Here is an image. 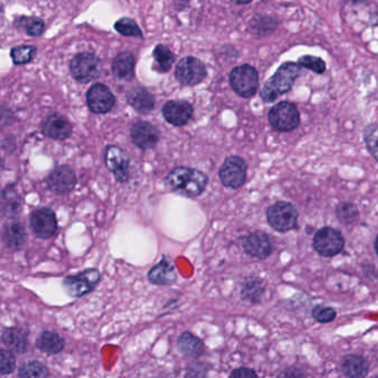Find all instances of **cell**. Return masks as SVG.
Returning <instances> with one entry per match:
<instances>
[{
	"label": "cell",
	"instance_id": "obj_14",
	"mask_svg": "<svg viewBox=\"0 0 378 378\" xmlns=\"http://www.w3.org/2000/svg\"><path fill=\"white\" fill-rule=\"evenodd\" d=\"M75 172L73 169L67 166H59L50 173L47 178V184L49 189L56 195H67L73 191L75 188Z\"/></svg>",
	"mask_w": 378,
	"mask_h": 378
},
{
	"label": "cell",
	"instance_id": "obj_15",
	"mask_svg": "<svg viewBox=\"0 0 378 378\" xmlns=\"http://www.w3.org/2000/svg\"><path fill=\"white\" fill-rule=\"evenodd\" d=\"M42 133L54 140H66L71 137L73 127L69 120L59 114H50L44 118L42 125Z\"/></svg>",
	"mask_w": 378,
	"mask_h": 378
},
{
	"label": "cell",
	"instance_id": "obj_31",
	"mask_svg": "<svg viewBox=\"0 0 378 378\" xmlns=\"http://www.w3.org/2000/svg\"><path fill=\"white\" fill-rule=\"evenodd\" d=\"M336 215L341 222L344 223L346 226L354 224L360 218L358 207L352 203H341L337 207Z\"/></svg>",
	"mask_w": 378,
	"mask_h": 378
},
{
	"label": "cell",
	"instance_id": "obj_11",
	"mask_svg": "<svg viewBox=\"0 0 378 378\" xmlns=\"http://www.w3.org/2000/svg\"><path fill=\"white\" fill-rule=\"evenodd\" d=\"M30 228L39 238H49L57 232V218L54 211L48 207L37 209L30 215Z\"/></svg>",
	"mask_w": 378,
	"mask_h": 378
},
{
	"label": "cell",
	"instance_id": "obj_30",
	"mask_svg": "<svg viewBox=\"0 0 378 378\" xmlns=\"http://www.w3.org/2000/svg\"><path fill=\"white\" fill-rule=\"evenodd\" d=\"M18 375L20 378H48L49 370L40 362L29 360L19 367Z\"/></svg>",
	"mask_w": 378,
	"mask_h": 378
},
{
	"label": "cell",
	"instance_id": "obj_17",
	"mask_svg": "<svg viewBox=\"0 0 378 378\" xmlns=\"http://www.w3.org/2000/svg\"><path fill=\"white\" fill-rule=\"evenodd\" d=\"M159 138V130L149 122L138 121L131 128V139L142 150L152 149L158 143Z\"/></svg>",
	"mask_w": 378,
	"mask_h": 378
},
{
	"label": "cell",
	"instance_id": "obj_8",
	"mask_svg": "<svg viewBox=\"0 0 378 378\" xmlns=\"http://www.w3.org/2000/svg\"><path fill=\"white\" fill-rule=\"evenodd\" d=\"M100 60L94 54L81 52L71 63V71L73 78L81 83H90L98 78Z\"/></svg>",
	"mask_w": 378,
	"mask_h": 378
},
{
	"label": "cell",
	"instance_id": "obj_34",
	"mask_svg": "<svg viewBox=\"0 0 378 378\" xmlns=\"http://www.w3.org/2000/svg\"><path fill=\"white\" fill-rule=\"evenodd\" d=\"M20 207V200L15 189L7 188L3 193V212L13 213L18 211Z\"/></svg>",
	"mask_w": 378,
	"mask_h": 378
},
{
	"label": "cell",
	"instance_id": "obj_39",
	"mask_svg": "<svg viewBox=\"0 0 378 378\" xmlns=\"http://www.w3.org/2000/svg\"><path fill=\"white\" fill-rule=\"evenodd\" d=\"M313 317L319 323H329L334 321L336 317V312L334 308L327 307V306H316L313 310Z\"/></svg>",
	"mask_w": 378,
	"mask_h": 378
},
{
	"label": "cell",
	"instance_id": "obj_41",
	"mask_svg": "<svg viewBox=\"0 0 378 378\" xmlns=\"http://www.w3.org/2000/svg\"><path fill=\"white\" fill-rule=\"evenodd\" d=\"M280 378H306L303 370L298 367H288L282 372Z\"/></svg>",
	"mask_w": 378,
	"mask_h": 378
},
{
	"label": "cell",
	"instance_id": "obj_37",
	"mask_svg": "<svg viewBox=\"0 0 378 378\" xmlns=\"http://www.w3.org/2000/svg\"><path fill=\"white\" fill-rule=\"evenodd\" d=\"M16 368V358L9 350H0V373L9 375Z\"/></svg>",
	"mask_w": 378,
	"mask_h": 378
},
{
	"label": "cell",
	"instance_id": "obj_13",
	"mask_svg": "<svg viewBox=\"0 0 378 378\" xmlns=\"http://www.w3.org/2000/svg\"><path fill=\"white\" fill-rule=\"evenodd\" d=\"M87 104L94 114H104L114 108L116 99L108 87L96 83L87 92Z\"/></svg>",
	"mask_w": 378,
	"mask_h": 378
},
{
	"label": "cell",
	"instance_id": "obj_3",
	"mask_svg": "<svg viewBox=\"0 0 378 378\" xmlns=\"http://www.w3.org/2000/svg\"><path fill=\"white\" fill-rule=\"evenodd\" d=\"M230 83L238 96L251 98L259 89V73L252 66H240L231 71Z\"/></svg>",
	"mask_w": 378,
	"mask_h": 378
},
{
	"label": "cell",
	"instance_id": "obj_38",
	"mask_svg": "<svg viewBox=\"0 0 378 378\" xmlns=\"http://www.w3.org/2000/svg\"><path fill=\"white\" fill-rule=\"evenodd\" d=\"M209 365L207 362H193L188 366L184 378H207Z\"/></svg>",
	"mask_w": 378,
	"mask_h": 378
},
{
	"label": "cell",
	"instance_id": "obj_27",
	"mask_svg": "<svg viewBox=\"0 0 378 378\" xmlns=\"http://www.w3.org/2000/svg\"><path fill=\"white\" fill-rule=\"evenodd\" d=\"M37 347L46 354H59L65 348V339L55 331H42L37 339Z\"/></svg>",
	"mask_w": 378,
	"mask_h": 378
},
{
	"label": "cell",
	"instance_id": "obj_5",
	"mask_svg": "<svg viewBox=\"0 0 378 378\" xmlns=\"http://www.w3.org/2000/svg\"><path fill=\"white\" fill-rule=\"evenodd\" d=\"M267 217L269 226L279 232H288L298 226V210L288 202H277L269 207Z\"/></svg>",
	"mask_w": 378,
	"mask_h": 378
},
{
	"label": "cell",
	"instance_id": "obj_23",
	"mask_svg": "<svg viewBox=\"0 0 378 378\" xmlns=\"http://www.w3.org/2000/svg\"><path fill=\"white\" fill-rule=\"evenodd\" d=\"M264 292V283L261 279L255 276L248 277L242 284L241 298L246 303L255 305L261 303Z\"/></svg>",
	"mask_w": 378,
	"mask_h": 378
},
{
	"label": "cell",
	"instance_id": "obj_33",
	"mask_svg": "<svg viewBox=\"0 0 378 378\" xmlns=\"http://www.w3.org/2000/svg\"><path fill=\"white\" fill-rule=\"evenodd\" d=\"M114 29L119 34L127 37H135V38H142V32L138 26L137 23L133 19L121 18L114 24Z\"/></svg>",
	"mask_w": 378,
	"mask_h": 378
},
{
	"label": "cell",
	"instance_id": "obj_43",
	"mask_svg": "<svg viewBox=\"0 0 378 378\" xmlns=\"http://www.w3.org/2000/svg\"><path fill=\"white\" fill-rule=\"evenodd\" d=\"M373 378H378V377H373Z\"/></svg>",
	"mask_w": 378,
	"mask_h": 378
},
{
	"label": "cell",
	"instance_id": "obj_4",
	"mask_svg": "<svg viewBox=\"0 0 378 378\" xmlns=\"http://www.w3.org/2000/svg\"><path fill=\"white\" fill-rule=\"evenodd\" d=\"M269 121L277 131L291 133L300 125V112L292 102H280L269 110Z\"/></svg>",
	"mask_w": 378,
	"mask_h": 378
},
{
	"label": "cell",
	"instance_id": "obj_25",
	"mask_svg": "<svg viewBox=\"0 0 378 378\" xmlns=\"http://www.w3.org/2000/svg\"><path fill=\"white\" fill-rule=\"evenodd\" d=\"M127 100L140 114H149L154 108L152 94L143 88L131 89L127 94Z\"/></svg>",
	"mask_w": 378,
	"mask_h": 378
},
{
	"label": "cell",
	"instance_id": "obj_28",
	"mask_svg": "<svg viewBox=\"0 0 378 378\" xmlns=\"http://www.w3.org/2000/svg\"><path fill=\"white\" fill-rule=\"evenodd\" d=\"M153 58L159 73H168L174 63V55L164 44H158L153 50Z\"/></svg>",
	"mask_w": 378,
	"mask_h": 378
},
{
	"label": "cell",
	"instance_id": "obj_22",
	"mask_svg": "<svg viewBox=\"0 0 378 378\" xmlns=\"http://www.w3.org/2000/svg\"><path fill=\"white\" fill-rule=\"evenodd\" d=\"M1 341L11 352L23 354L26 352L27 347H28L27 333L19 327H8V329H4Z\"/></svg>",
	"mask_w": 378,
	"mask_h": 378
},
{
	"label": "cell",
	"instance_id": "obj_9",
	"mask_svg": "<svg viewBox=\"0 0 378 378\" xmlns=\"http://www.w3.org/2000/svg\"><path fill=\"white\" fill-rule=\"evenodd\" d=\"M248 164L240 157H230L220 169V179L223 185L231 189L241 188L246 180Z\"/></svg>",
	"mask_w": 378,
	"mask_h": 378
},
{
	"label": "cell",
	"instance_id": "obj_6",
	"mask_svg": "<svg viewBox=\"0 0 378 378\" xmlns=\"http://www.w3.org/2000/svg\"><path fill=\"white\" fill-rule=\"evenodd\" d=\"M344 245L345 240L342 233L329 226L317 231L313 238L314 249L322 257H335L343 251Z\"/></svg>",
	"mask_w": 378,
	"mask_h": 378
},
{
	"label": "cell",
	"instance_id": "obj_18",
	"mask_svg": "<svg viewBox=\"0 0 378 378\" xmlns=\"http://www.w3.org/2000/svg\"><path fill=\"white\" fill-rule=\"evenodd\" d=\"M162 114L166 121L170 122L171 125L181 127V126L187 125L191 119L193 108L189 102L172 100L164 104Z\"/></svg>",
	"mask_w": 378,
	"mask_h": 378
},
{
	"label": "cell",
	"instance_id": "obj_32",
	"mask_svg": "<svg viewBox=\"0 0 378 378\" xmlns=\"http://www.w3.org/2000/svg\"><path fill=\"white\" fill-rule=\"evenodd\" d=\"M37 48L34 46H20L11 49V59L15 65H25L34 59Z\"/></svg>",
	"mask_w": 378,
	"mask_h": 378
},
{
	"label": "cell",
	"instance_id": "obj_21",
	"mask_svg": "<svg viewBox=\"0 0 378 378\" xmlns=\"http://www.w3.org/2000/svg\"><path fill=\"white\" fill-rule=\"evenodd\" d=\"M135 60L129 51L121 52L112 63V71L116 78L122 81H131L135 78Z\"/></svg>",
	"mask_w": 378,
	"mask_h": 378
},
{
	"label": "cell",
	"instance_id": "obj_40",
	"mask_svg": "<svg viewBox=\"0 0 378 378\" xmlns=\"http://www.w3.org/2000/svg\"><path fill=\"white\" fill-rule=\"evenodd\" d=\"M230 378H259L254 370L250 368H236L231 373Z\"/></svg>",
	"mask_w": 378,
	"mask_h": 378
},
{
	"label": "cell",
	"instance_id": "obj_24",
	"mask_svg": "<svg viewBox=\"0 0 378 378\" xmlns=\"http://www.w3.org/2000/svg\"><path fill=\"white\" fill-rule=\"evenodd\" d=\"M26 240V231L20 222L11 221L6 224L5 230H4V242L8 249L13 251L20 249Z\"/></svg>",
	"mask_w": 378,
	"mask_h": 378
},
{
	"label": "cell",
	"instance_id": "obj_7",
	"mask_svg": "<svg viewBox=\"0 0 378 378\" xmlns=\"http://www.w3.org/2000/svg\"><path fill=\"white\" fill-rule=\"evenodd\" d=\"M100 281V272L96 269H89L79 274L69 275L63 280V288L68 295L81 298L96 288Z\"/></svg>",
	"mask_w": 378,
	"mask_h": 378
},
{
	"label": "cell",
	"instance_id": "obj_1",
	"mask_svg": "<svg viewBox=\"0 0 378 378\" xmlns=\"http://www.w3.org/2000/svg\"><path fill=\"white\" fill-rule=\"evenodd\" d=\"M166 187L188 197H197L205 190L207 178L195 169L179 166L172 170L166 179Z\"/></svg>",
	"mask_w": 378,
	"mask_h": 378
},
{
	"label": "cell",
	"instance_id": "obj_36",
	"mask_svg": "<svg viewBox=\"0 0 378 378\" xmlns=\"http://www.w3.org/2000/svg\"><path fill=\"white\" fill-rule=\"evenodd\" d=\"M298 65L300 67L306 68L310 71H314V73H323L327 71V65L324 63V60L321 58L315 57V56H303L298 60Z\"/></svg>",
	"mask_w": 378,
	"mask_h": 378
},
{
	"label": "cell",
	"instance_id": "obj_12",
	"mask_svg": "<svg viewBox=\"0 0 378 378\" xmlns=\"http://www.w3.org/2000/svg\"><path fill=\"white\" fill-rule=\"evenodd\" d=\"M104 164L118 182L123 183L129 180V158L127 153L119 147L109 145L106 149Z\"/></svg>",
	"mask_w": 378,
	"mask_h": 378
},
{
	"label": "cell",
	"instance_id": "obj_20",
	"mask_svg": "<svg viewBox=\"0 0 378 378\" xmlns=\"http://www.w3.org/2000/svg\"><path fill=\"white\" fill-rule=\"evenodd\" d=\"M180 354L184 358L197 360L205 354V346L202 341L190 331H184L176 342Z\"/></svg>",
	"mask_w": 378,
	"mask_h": 378
},
{
	"label": "cell",
	"instance_id": "obj_16",
	"mask_svg": "<svg viewBox=\"0 0 378 378\" xmlns=\"http://www.w3.org/2000/svg\"><path fill=\"white\" fill-rule=\"evenodd\" d=\"M243 249L250 257L263 260L272 253L273 244L267 234L257 231L244 238Z\"/></svg>",
	"mask_w": 378,
	"mask_h": 378
},
{
	"label": "cell",
	"instance_id": "obj_42",
	"mask_svg": "<svg viewBox=\"0 0 378 378\" xmlns=\"http://www.w3.org/2000/svg\"><path fill=\"white\" fill-rule=\"evenodd\" d=\"M375 251H376V253H377V255H378V236H377V238H376V240H375Z\"/></svg>",
	"mask_w": 378,
	"mask_h": 378
},
{
	"label": "cell",
	"instance_id": "obj_26",
	"mask_svg": "<svg viewBox=\"0 0 378 378\" xmlns=\"http://www.w3.org/2000/svg\"><path fill=\"white\" fill-rule=\"evenodd\" d=\"M342 370L345 375L350 378H364L367 376V362L358 355H346L342 360Z\"/></svg>",
	"mask_w": 378,
	"mask_h": 378
},
{
	"label": "cell",
	"instance_id": "obj_29",
	"mask_svg": "<svg viewBox=\"0 0 378 378\" xmlns=\"http://www.w3.org/2000/svg\"><path fill=\"white\" fill-rule=\"evenodd\" d=\"M15 27L32 37L40 36L44 30V21L35 17H19L15 20Z\"/></svg>",
	"mask_w": 378,
	"mask_h": 378
},
{
	"label": "cell",
	"instance_id": "obj_35",
	"mask_svg": "<svg viewBox=\"0 0 378 378\" xmlns=\"http://www.w3.org/2000/svg\"><path fill=\"white\" fill-rule=\"evenodd\" d=\"M364 137L368 151L378 162V125L368 126L365 129Z\"/></svg>",
	"mask_w": 378,
	"mask_h": 378
},
{
	"label": "cell",
	"instance_id": "obj_19",
	"mask_svg": "<svg viewBox=\"0 0 378 378\" xmlns=\"http://www.w3.org/2000/svg\"><path fill=\"white\" fill-rule=\"evenodd\" d=\"M148 279L152 284L169 286L176 282L178 275L171 262L164 259L149 271Z\"/></svg>",
	"mask_w": 378,
	"mask_h": 378
},
{
	"label": "cell",
	"instance_id": "obj_2",
	"mask_svg": "<svg viewBox=\"0 0 378 378\" xmlns=\"http://www.w3.org/2000/svg\"><path fill=\"white\" fill-rule=\"evenodd\" d=\"M300 71H302V67L298 63H283L262 88L260 94L263 102H275L279 97L288 92L296 79L300 77Z\"/></svg>",
	"mask_w": 378,
	"mask_h": 378
},
{
	"label": "cell",
	"instance_id": "obj_10",
	"mask_svg": "<svg viewBox=\"0 0 378 378\" xmlns=\"http://www.w3.org/2000/svg\"><path fill=\"white\" fill-rule=\"evenodd\" d=\"M176 77L182 85L197 86L207 77V69L202 61L197 58L185 57L178 63Z\"/></svg>",
	"mask_w": 378,
	"mask_h": 378
}]
</instances>
